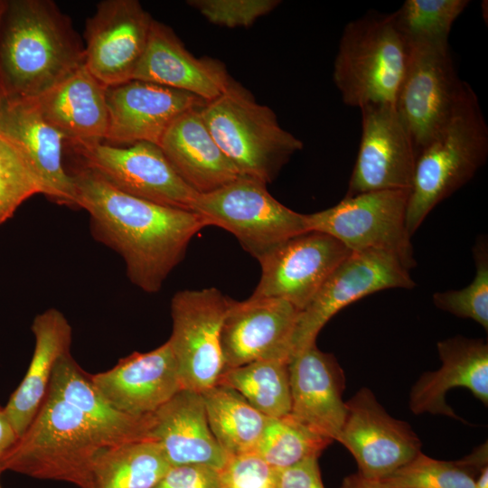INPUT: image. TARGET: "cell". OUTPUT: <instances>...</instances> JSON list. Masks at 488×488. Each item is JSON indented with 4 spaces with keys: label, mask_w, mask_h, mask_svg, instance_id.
<instances>
[{
    "label": "cell",
    "mask_w": 488,
    "mask_h": 488,
    "mask_svg": "<svg viewBox=\"0 0 488 488\" xmlns=\"http://www.w3.org/2000/svg\"><path fill=\"white\" fill-rule=\"evenodd\" d=\"M118 445L123 444L48 390L35 418L0 465L3 471L84 488L96 457Z\"/></svg>",
    "instance_id": "3957f363"
},
{
    "label": "cell",
    "mask_w": 488,
    "mask_h": 488,
    "mask_svg": "<svg viewBox=\"0 0 488 488\" xmlns=\"http://www.w3.org/2000/svg\"><path fill=\"white\" fill-rule=\"evenodd\" d=\"M202 395L211 431L226 454L254 452L269 418L229 387L216 384Z\"/></svg>",
    "instance_id": "f546056e"
},
{
    "label": "cell",
    "mask_w": 488,
    "mask_h": 488,
    "mask_svg": "<svg viewBox=\"0 0 488 488\" xmlns=\"http://www.w3.org/2000/svg\"><path fill=\"white\" fill-rule=\"evenodd\" d=\"M409 47L391 14H367L348 23L340 38L333 79L343 103L362 108L395 105Z\"/></svg>",
    "instance_id": "8992f818"
},
{
    "label": "cell",
    "mask_w": 488,
    "mask_h": 488,
    "mask_svg": "<svg viewBox=\"0 0 488 488\" xmlns=\"http://www.w3.org/2000/svg\"><path fill=\"white\" fill-rule=\"evenodd\" d=\"M153 20L136 0L99 2L86 23V69L106 88L132 80Z\"/></svg>",
    "instance_id": "2e32d148"
},
{
    "label": "cell",
    "mask_w": 488,
    "mask_h": 488,
    "mask_svg": "<svg viewBox=\"0 0 488 488\" xmlns=\"http://www.w3.org/2000/svg\"><path fill=\"white\" fill-rule=\"evenodd\" d=\"M150 437L171 466L203 465L222 471L230 459L211 431L202 393L193 390L183 389L152 414Z\"/></svg>",
    "instance_id": "cb8c5ba5"
},
{
    "label": "cell",
    "mask_w": 488,
    "mask_h": 488,
    "mask_svg": "<svg viewBox=\"0 0 488 488\" xmlns=\"http://www.w3.org/2000/svg\"><path fill=\"white\" fill-rule=\"evenodd\" d=\"M42 188L13 141L0 131V224Z\"/></svg>",
    "instance_id": "d590c367"
},
{
    "label": "cell",
    "mask_w": 488,
    "mask_h": 488,
    "mask_svg": "<svg viewBox=\"0 0 488 488\" xmlns=\"http://www.w3.org/2000/svg\"><path fill=\"white\" fill-rule=\"evenodd\" d=\"M217 384L236 390L254 408L269 418L290 414L288 361L261 360L226 369Z\"/></svg>",
    "instance_id": "4dcf8cb0"
},
{
    "label": "cell",
    "mask_w": 488,
    "mask_h": 488,
    "mask_svg": "<svg viewBox=\"0 0 488 488\" xmlns=\"http://www.w3.org/2000/svg\"><path fill=\"white\" fill-rule=\"evenodd\" d=\"M278 488H324L318 457H309L277 471Z\"/></svg>",
    "instance_id": "ab89813d"
},
{
    "label": "cell",
    "mask_w": 488,
    "mask_h": 488,
    "mask_svg": "<svg viewBox=\"0 0 488 488\" xmlns=\"http://www.w3.org/2000/svg\"><path fill=\"white\" fill-rule=\"evenodd\" d=\"M345 405L336 441L352 455L362 477L382 478L421 451V441L410 425L391 417L370 389H360Z\"/></svg>",
    "instance_id": "4fadbf2b"
},
{
    "label": "cell",
    "mask_w": 488,
    "mask_h": 488,
    "mask_svg": "<svg viewBox=\"0 0 488 488\" xmlns=\"http://www.w3.org/2000/svg\"><path fill=\"white\" fill-rule=\"evenodd\" d=\"M0 131L16 145L52 202L78 208L74 183L63 162L64 136L50 125L30 100L4 99Z\"/></svg>",
    "instance_id": "ffe728a7"
},
{
    "label": "cell",
    "mask_w": 488,
    "mask_h": 488,
    "mask_svg": "<svg viewBox=\"0 0 488 488\" xmlns=\"http://www.w3.org/2000/svg\"><path fill=\"white\" fill-rule=\"evenodd\" d=\"M214 140L240 175L271 183L303 142L285 130L275 113L231 81L227 90L201 108Z\"/></svg>",
    "instance_id": "5b68a950"
},
{
    "label": "cell",
    "mask_w": 488,
    "mask_h": 488,
    "mask_svg": "<svg viewBox=\"0 0 488 488\" xmlns=\"http://www.w3.org/2000/svg\"><path fill=\"white\" fill-rule=\"evenodd\" d=\"M332 442L288 414L268 419L254 452L278 471L319 457Z\"/></svg>",
    "instance_id": "1f68e13d"
},
{
    "label": "cell",
    "mask_w": 488,
    "mask_h": 488,
    "mask_svg": "<svg viewBox=\"0 0 488 488\" xmlns=\"http://www.w3.org/2000/svg\"><path fill=\"white\" fill-rule=\"evenodd\" d=\"M409 190H382L344 197L326 210L306 214L309 230L328 234L352 252L380 250L409 270L416 266L407 226Z\"/></svg>",
    "instance_id": "ba28073f"
},
{
    "label": "cell",
    "mask_w": 488,
    "mask_h": 488,
    "mask_svg": "<svg viewBox=\"0 0 488 488\" xmlns=\"http://www.w3.org/2000/svg\"><path fill=\"white\" fill-rule=\"evenodd\" d=\"M487 155L488 127L467 83L450 120L417 156L407 208L411 237L438 203L474 176Z\"/></svg>",
    "instance_id": "277c9868"
},
{
    "label": "cell",
    "mask_w": 488,
    "mask_h": 488,
    "mask_svg": "<svg viewBox=\"0 0 488 488\" xmlns=\"http://www.w3.org/2000/svg\"><path fill=\"white\" fill-rule=\"evenodd\" d=\"M70 19L50 0H7L0 26L4 99H33L84 65Z\"/></svg>",
    "instance_id": "7a4b0ae2"
},
{
    "label": "cell",
    "mask_w": 488,
    "mask_h": 488,
    "mask_svg": "<svg viewBox=\"0 0 488 488\" xmlns=\"http://www.w3.org/2000/svg\"><path fill=\"white\" fill-rule=\"evenodd\" d=\"M35 344L29 367L10 396L5 412L20 437L30 426L48 393L58 360L70 352L72 329L64 314L49 308L32 324Z\"/></svg>",
    "instance_id": "4316f807"
},
{
    "label": "cell",
    "mask_w": 488,
    "mask_h": 488,
    "mask_svg": "<svg viewBox=\"0 0 488 488\" xmlns=\"http://www.w3.org/2000/svg\"><path fill=\"white\" fill-rule=\"evenodd\" d=\"M170 466L155 440L110 446L96 457L84 488H153Z\"/></svg>",
    "instance_id": "f1b7e54d"
},
{
    "label": "cell",
    "mask_w": 488,
    "mask_h": 488,
    "mask_svg": "<svg viewBox=\"0 0 488 488\" xmlns=\"http://www.w3.org/2000/svg\"><path fill=\"white\" fill-rule=\"evenodd\" d=\"M69 174L92 237L122 258L133 285L157 293L192 238L206 227L202 220L192 211L127 194L80 164Z\"/></svg>",
    "instance_id": "6da1fadb"
},
{
    "label": "cell",
    "mask_w": 488,
    "mask_h": 488,
    "mask_svg": "<svg viewBox=\"0 0 488 488\" xmlns=\"http://www.w3.org/2000/svg\"><path fill=\"white\" fill-rule=\"evenodd\" d=\"M352 253L333 237L316 230L294 236L258 261L259 282L249 297H277L300 312L333 270Z\"/></svg>",
    "instance_id": "5bb4252c"
},
{
    "label": "cell",
    "mask_w": 488,
    "mask_h": 488,
    "mask_svg": "<svg viewBox=\"0 0 488 488\" xmlns=\"http://www.w3.org/2000/svg\"><path fill=\"white\" fill-rule=\"evenodd\" d=\"M437 351L441 366L423 373L409 395L410 410L416 414L445 415L460 418L446 400V393L464 387L488 404V345L482 339L455 336L440 341Z\"/></svg>",
    "instance_id": "603a6c76"
},
{
    "label": "cell",
    "mask_w": 488,
    "mask_h": 488,
    "mask_svg": "<svg viewBox=\"0 0 488 488\" xmlns=\"http://www.w3.org/2000/svg\"><path fill=\"white\" fill-rule=\"evenodd\" d=\"M221 473L223 488H278L277 470L255 452L230 457Z\"/></svg>",
    "instance_id": "74e56055"
},
{
    "label": "cell",
    "mask_w": 488,
    "mask_h": 488,
    "mask_svg": "<svg viewBox=\"0 0 488 488\" xmlns=\"http://www.w3.org/2000/svg\"><path fill=\"white\" fill-rule=\"evenodd\" d=\"M7 0H0V26ZM1 90V89H0ZM3 95V94H2Z\"/></svg>",
    "instance_id": "ee69618b"
},
{
    "label": "cell",
    "mask_w": 488,
    "mask_h": 488,
    "mask_svg": "<svg viewBox=\"0 0 488 488\" xmlns=\"http://www.w3.org/2000/svg\"><path fill=\"white\" fill-rule=\"evenodd\" d=\"M191 211L205 226H216L235 236L258 260L286 239L308 231L306 214L285 206L258 179L239 175L227 184L199 193Z\"/></svg>",
    "instance_id": "52a82bcc"
},
{
    "label": "cell",
    "mask_w": 488,
    "mask_h": 488,
    "mask_svg": "<svg viewBox=\"0 0 488 488\" xmlns=\"http://www.w3.org/2000/svg\"><path fill=\"white\" fill-rule=\"evenodd\" d=\"M106 87L83 65L40 97L28 99L65 138V144L105 141Z\"/></svg>",
    "instance_id": "d4e9b609"
},
{
    "label": "cell",
    "mask_w": 488,
    "mask_h": 488,
    "mask_svg": "<svg viewBox=\"0 0 488 488\" xmlns=\"http://www.w3.org/2000/svg\"><path fill=\"white\" fill-rule=\"evenodd\" d=\"M474 488H488V465L480 469L474 478Z\"/></svg>",
    "instance_id": "7bdbcfd3"
},
{
    "label": "cell",
    "mask_w": 488,
    "mask_h": 488,
    "mask_svg": "<svg viewBox=\"0 0 488 488\" xmlns=\"http://www.w3.org/2000/svg\"><path fill=\"white\" fill-rule=\"evenodd\" d=\"M48 390L78 408L121 444L151 439L152 414L134 417L115 409L70 352L58 360Z\"/></svg>",
    "instance_id": "83f0119b"
},
{
    "label": "cell",
    "mask_w": 488,
    "mask_h": 488,
    "mask_svg": "<svg viewBox=\"0 0 488 488\" xmlns=\"http://www.w3.org/2000/svg\"><path fill=\"white\" fill-rule=\"evenodd\" d=\"M414 286L409 270L394 255L380 250L352 252L300 312L293 337V354L315 343L326 323L350 304L380 290Z\"/></svg>",
    "instance_id": "7c38bea8"
},
{
    "label": "cell",
    "mask_w": 488,
    "mask_h": 488,
    "mask_svg": "<svg viewBox=\"0 0 488 488\" xmlns=\"http://www.w3.org/2000/svg\"><path fill=\"white\" fill-rule=\"evenodd\" d=\"M341 488H391L380 483L377 480L367 479L358 473L346 476Z\"/></svg>",
    "instance_id": "b9f144b4"
},
{
    "label": "cell",
    "mask_w": 488,
    "mask_h": 488,
    "mask_svg": "<svg viewBox=\"0 0 488 488\" xmlns=\"http://www.w3.org/2000/svg\"><path fill=\"white\" fill-rule=\"evenodd\" d=\"M3 102H4V97H3L2 92L0 90V109L2 108Z\"/></svg>",
    "instance_id": "f6af8a7d"
},
{
    "label": "cell",
    "mask_w": 488,
    "mask_h": 488,
    "mask_svg": "<svg viewBox=\"0 0 488 488\" xmlns=\"http://www.w3.org/2000/svg\"><path fill=\"white\" fill-rule=\"evenodd\" d=\"M230 299L215 287L181 290L172 297L167 341L183 389L202 393L217 384L224 370L221 330Z\"/></svg>",
    "instance_id": "8fae6325"
},
{
    "label": "cell",
    "mask_w": 488,
    "mask_h": 488,
    "mask_svg": "<svg viewBox=\"0 0 488 488\" xmlns=\"http://www.w3.org/2000/svg\"><path fill=\"white\" fill-rule=\"evenodd\" d=\"M278 0H192L187 4L210 23L228 28L248 27L272 12Z\"/></svg>",
    "instance_id": "8d00e7d4"
},
{
    "label": "cell",
    "mask_w": 488,
    "mask_h": 488,
    "mask_svg": "<svg viewBox=\"0 0 488 488\" xmlns=\"http://www.w3.org/2000/svg\"><path fill=\"white\" fill-rule=\"evenodd\" d=\"M153 488H223L221 471L203 465H174Z\"/></svg>",
    "instance_id": "f35d334b"
},
{
    "label": "cell",
    "mask_w": 488,
    "mask_h": 488,
    "mask_svg": "<svg viewBox=\"0 0 488 488\" xmlns=\"http://www.w3.org/2000/svg\"><path fill=\"white\" fill-rule=\"evenodd\" d=\"M19 436L14 428L5 406L0 405V460L15 445Z\"/></svg>",
    "instance_id": "60d3db41"
},
{
    "label": "cell",
    "mask_w": 488,
    "mask_h": 488,
    "mask_svg": "<svg viewBox=\"0 0 488 488\" xmlns=\"http://www.w3.org/2000/svg\"><path fill=\"white\" fill-rule=\"evenodd\" d=\"M3 472H4V471H3V469H2V467H1V465H0V475H1V474H2ZM0 488H2V487H1V484H0Z\"/></svg>",
    "instance_id": "bcb514c9"
},
{
    "label": "cell",
    "mask_w": 488,
    "mask_h": 488,
    "mask_svg": "<svg viewBox=\"0 0 488 488\" xmlns=\"http://www.w3.org/2000/svg\"><path fill=\"white\" fill-rule=\"evenodd\" d=\"M299 314L281 298L230 299L221 330L224 370L261 360L289 361Z\"/></svg>",
    "instance_id": "e0dca14e"
},
{
    "label": "cell",
    "mask_w": 488,
    "mask_h": 488,
    "mask_svg": "<svg viewBox=\"0 0 488 488\" xmlns=\"http://www.w3.org/2000/svg\"><path fill=\"white\" fill-rule=\"evenodd\" d=\"M477 474L463 458L437 460L420 451L391 474L375 480L391 488H474Z\"/></svg>",
    "instance_id": "836d02e7"
},
{
    "label": "cell",
    "mask_w": 488,
    "mask_h": 488,
    "mask_svg": "<svg viewBox=\"0 0 488 488\" xmlns=\"http://www.w3.org/2000/svg\"><path fill=\"white\" fill-rule=\"evenodd\" d=\"M66 145L80 165L131 196L191 211L199 194L180 177L157 145L138 142L119 146L103 141Z\"/></svg>",
    "instance_id": "30bf717a"
},
{
    "label": "cell",
    "mask_w": 488,
    "mask_h": 488,
    "mask_svg": "<svg viewBox=\"0 0 488 488\" xmlns=\"http://www.w3.org/2000/svg\"><path fill=\"white\" fill-rule=\"evenodd\" d=\"M106 100L108 128L104 142L112 145H159L179 116L206 103L193 94L136 80L108 87Z\"/></svg>",
    "instance_id": "ac0fdd59"
},
{
    "label": "cell",
    "mask_w": 488,
    "mask_h": 488,
    "mask_svg": "<svg viewBox=\"0 0 488 488\" xmlns=\"http://www.w3.org/2000/svg\"><path fill=\"white\" fill-rule=\"evenodd\" d=\"M90 378L115 409L134 417L153 414L183 389L168 341L147 352H134Z\"/></svg>",
    "instance_id": "d6986e66"
},
{
    "label": "cell",
    "mask_w": 488,
    "mask_h": 488,
    "mask_svg": "<svg viewBox=\"0 0 488 488\" xmlns=\"http://www.w3.org/2000/svg\"><path fill=\"white\" fill-rule=\"evenodd\" d=\"M408 47V64L395 108L418 156L450 120L467 83L456 73L449 43Z\"/></svg>",
    "instance_id": "9c48e42d"
},
{
    "label": "cell",
    "mask_w": 488,
    "mask_h": 488,
    "mask_svg": "<svg viewBox=\"0 0 488 488\" xmlns=\"http://www.w3.org/2000/svg\"><path fill=\"white\" fill-rule=\"evenodd\" d=\"M291 411L297 420L336 441L344 423L345 377L336 358L316 343L295 352L288 361Z\"/></svg>",
    "instance_id": "44dd1931"
},
{
    "label": "cell",
    "mask_w": 488,
    "mask_h": 488,
    "mask_svg": "<svg viewBox=\"0 0 488 488\" xmlns=\"http://www.w3.org/2000/svg\"><path fill=\"white\" fill-rule=\"evenodd\" d=\"M133 80L188 92L206 102L224 93L232 81L221 62L194 57L170 27L155 19Z\"/></svg>",
    "instance_id": "7402d4cb"
},
{
    "label": "cell",
    "mask_w": 488,
    "mask_h": 488,
    "mask_svg": "<svg viewBox=\"0 0 488 488\" xmlns=\"http://www.w3.org/2000/svg\"><path fill=\"white\" fill-rule=\"evenodd\" d=\"M475 275L473 281L458 290L436 292L433 303L440 310L461 318L472 319L488 330V245L483 237L473 249Z\"/></svg>",
    "instance_id": "e575fe53"
},
{
    "label": "cell",
    "mask_w": 488,
    "mask_h": 488,
    "mask_svg": "<svg viewBox=\"0 0 488 488\" xmlns=\"http://www.w3.org/2000/svg\"><path fill=\"white\" fill-rule=\"evenodd\" d=\"M360 109L361 142L344 197L382 190H410L417 155L395 105L371 104Z\"/></svg>",
    "instance_id": "9a60e30c"
},
{
    "label": "cell",
    "mask_w": 488,
    "mask_h": 488,
    "mask_svg": "<svg viewBox=\"0 0 488 488\" xmlns=\"http://www.w3.org/2000/svg\"><path fill=\"white\" fill-rule=\"evenodd\" d=\"M468 0H407L390 14L408 45L448 43L452 26Z\"/></svg>",
    "instance_id": "d6a6232c"
},
{
    "label": "cell",
    "mask_w": 488,
    "mask_h": 488,
    "mask_svg": "<svg viewBox=\"0 0 488 488\" xmlns=\"http://www.w3.org/2000/svg\"><path fill=\"white\" fill-rule=\"evenodd\" d=\"M201 108H191L179 116L158 146L190 187L198 193H206L240 174L207 128Z\"/></svg>",
    "instance_id": "484cf974"
}]
</instances>
